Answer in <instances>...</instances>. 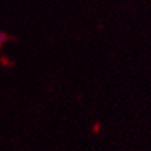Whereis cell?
Wrapping results in <instances>:
<instances>
[{
	"mask_svg": "<svg viewBox=\"0 0 151 151\" xmlns=\"http://www.w3.org/2000/svg\"><path fill=\"white\" fill-rule=\"evenodd\" d=\"M6 41H7V34L3 31H0V47L6 43Z\"/></svg>",
	"mask_w": 151,
	"mask_h": 151,
	"instance_id": "cell-1",
	"label": "cell"
}]
</instances>
